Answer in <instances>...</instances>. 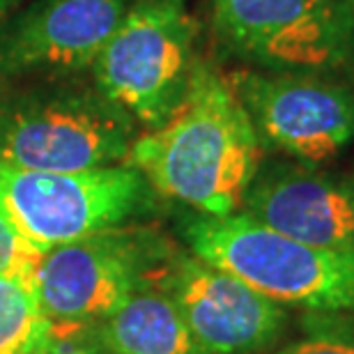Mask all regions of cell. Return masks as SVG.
<instances>
[{"label": "cell", "instance_id": "cell-1", "mask_svg": "<svg viewBox=\"0 0 354 354\" xmlns=\"http://www.w3.org/2000/svg\"><path fill=\"white\" fill-rule=\"evenodd\" d=\"M127 164L159 198L198 214L242 209L260 166V140L228 74L198 60L182 106L166 124L133 140Z\"/></svg>", "mask_w": 354, "mask_h": 354}, {"label": "cell", "instance_id": "cell-5", "mask_svg": "<svg viewBox=\"0 0 354 354\" xmlns=\"http://www.w3.org/2000/svg\"><path fill=\"white\" fill-rule=\"evenodd\" d=\"M198 26L184 0H136L92 62L95 86L147 129L166 124L187 97Z\"/></svg>", "mask_w": 354, "mask_h": 354}, {"label": "cell", "instance_id": "cell-9", "mask_svg": "<svg viewBox=\"0 0 354 354\" xmlns=\"http://www.w3.org/2000/svg\"><path fill=\"white\" fill-rule=\"evenodd\" d=\"M147 288L173 301L191 334L212 354L267 352L290 322L286 306L177 244L152 272Z\"/></svg>", "mask_w": 354, "mask_h": 354}, {"label": "cell", "instance_id": "cell-13", "mask_svg": "<svg viewBox=\"0 0 354 354\" xmlns=\"http://www.w3.org/2000/svg\"><path fill=\"white\" fill-rule=\"evenodd\" d=\"M58 338L39 304L37 286L0 276V354H46Z\"/></svg>", "mask_w": 354, "mask_h": 354}, {"label": "cell", "instance_id": "cell-3", "mask_svg": "<svg viewBox=\"0 0 354 354\" xmlns=\"http://www.w3.org/2000/svg\"><path fill=\"white\" fill-rule=\"evenodd\" d=\"M136 120L95 83H51L0 104V166L79 173L127 161Z\"/></svg>", "mask_w": 354, "mask_h": 354}, {"label": "cell", "instance_id": "cell-10", "mask_svg": "<svg viewBox=\"0 0 354 354\" xmlns=\"http://www.w3.org/2000/svg\"><path fill=\"white\" fill-rule=\"evenodd\" d=\"M242 212L299 242L354 251V175L295 159L260 161Z\"/></svg>", "mask_w": 354, "mask_h": 354}, {"label": "cell", "instance_id": "cell-12", "mask_svg": "<svg viewBox=\"0 0 354 354\" xmlns=\"http://www.w3.org/2000/svg\"><path fill=\"white\" fill-rule=\"evenodd\" d=\"M86 331L113 354H212L191 334L173 301L154 288H140Z\"/></svg>", "mask_w": 354, "mask_h": 354}, {"label": "cell", "instance_id": "cell-7", "mask_svg": "<svg viewBox=\"0 0 354 354\" xmlns=\"http://www.w3.org/2000/svg\"><path fill=\"white\" fill-rule=\"evenodd\" d=\"M218 41L269 72L354 79V12L348 0H212Z\"/></svg>", "mask_w": 354, "mask_h": 354}, {"label": "cell", "instance_id": "cell-8", "mask_svg": "<svg viewBox=\"0 0 354 354\" xmlns=\"http://www.w3.org/2000/svg\"><path fill=\"white\" fill-rule=\"evenodd\" d=\"M228 79L260 145L320 166L354 140V79L315 72L244 69Z\"/></svg>", "mask_w": 354, "mask_h": 354}, {"label": "cell", "instance_id": "cell-17", "mask_svg": "<svg viewBox=\"0 0 354 354\" xmlns=\"http://www.w3.org/2000/svg\"><path fill=\"white\" fill-rule=\"evenodd\" d=\"M14 5H17V0H0V17H3L5 12H10Z\"/></svg>", "mask_w": 354, "mask_h": 354}, {"label": "cell", "instance_id": "cell-11", "mask_svg": "<svg viewBox=\"0 0 354 354\" xmlns=\"http://www.w3.org/2000/svg\"><path fill=\"white\" fill-rule=\"evenodd\" d=\"M136 0H35L0 26V76L92 67Z\"/></svg>", "mask_w": 354, "mask_h": 354}, {"label": "cell", "instance_id": "cell-16", "mask_svg": "<svg viewBox=\"0 0 354 354\" xmlns=\"http://www.w3.org/2000/svg\"><path fill=\"white\" fill-rule=\"evenodd\" d=\"M46 354H113L99 345L86 329H76V331H58V338L53 341L51 348L46 350Z\"/></svg>", "mask_w": 354, "mask_h": 354}, {"label": "cell", "instance_id": "cell-2", "mask_svg": "<svg viewBox=\"0 0 354 354\" xmlns=\"http://www.w3.org/2000/svg\"><path fill=\"white\" fill-rule=\"evenodd\" d=\"M177 235L203 263L232 274L281 306L354 315V251L299 242L246 212H187Z\"/></svg>", "mask_w": 354, "mask_h": 354}, {"label": "cell", "instance_id": "cell-4", "mask_svg": "<svg viewBox=\"0 0 354 354\" xmlns=\"http://www.w3.org/2000/svg\"><path fill=\"white\" fill-rule=\"evenodd\" d=\"M157 209L159 194L129 164L79 173L0 166V214L41 253L140 223Z\"/></svg>", "mask_w": 354, "mask_h": 354}, {"label": "cell", "instance_id": "cell-15", "mask_svg": "<svg viewBox=\"0 0 354 354\" xmlns=\"http://www.w3.org/2000/svg\"><path fill=\"white\" fill-rule=\"evenodd\" d=\"M44 253L28 242L7 218L0 214V276H14L37 286V269Z\"/></svg>", "mask_w": 354, "mask_h": 354}, {"label": "cell", "instance_id": "cell-6", "mask_svg": "<svg viewBox=\"0 0 354 354\" xmlns=\"http://www.w3.org/2000/svg\"><path fill=\"white\" fill-rule=\"evenodd\" d=\"M173 242L145 223L95 232L79 242L55 246L37 269V297L55 331L88 329L106 320L140 288Z\"/></svg>", "mask_w": 354, "mask_h": 354}, {"label": "cell", "instance_id": "cell-18", "mask_svg": "<svg viewBox=\"0 0 354 354\" xmlns=\"http://www.w3.org/2000/svg\"><path fill=\"white\" fill-rule=\"evenodd\" d=\"M348 3H350V7H352V12H354V0H348Z\"/></svg>", "mask_w": 354, "mask_h": 354}, {"label": "cell", "instance_id": "cell-14", "mask_svg": "<svg viewBox=\"0 0 354 354\" xmlns=\"http://www.w3.org/2000/svg\"><path fill=\"white\" fill-rule=\"evenodd\" d=\"M304 336L272 354H354V315L306 313Z\"/></svg>", "mask_w": 354, "mask_h": 354}]
</instances>
